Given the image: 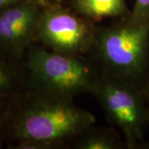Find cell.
<instances>
[{
    "mask_svg": "<svg viewBox=\"0 0 149 149\" xmlns=\"http://www.w3.org/2000/svg\"><path fill=\"white\" fill-rule=\"evenodd\" d=\"M146 94H147V96H148V102H149V92H146Z\"/></svg>",
    "mask_w": 149,
    "mask_h": 149,
    "instance_id": "cell-15",
    "label": "cell"
},
{
    "mask_svg": "<svg viewBox=\"0 0 149 149\" xmlns=\"http://www.w3.org/2000/svg\"><path fill=\"white\" fill-rule=\"evenodd\" d=\"M3 55H0V98H13L20 88L26 85L22 71L12 64Z\"/></svg>",
    "mask_w": 149,
    "mask_h": 149,
    "instance_id": "cell-9",
    "label": "cell"
},
{
    "mask_svg": "<svg viewBox=\"0 0 149 149\" xmlns=\"http://www.w3.org/2000/svg\"><path fill=\"white\" fill-rule=\"evenodd\" d=\"M27 0H0V11L7 9L10 7L19 4Z\"/></svg>",
    "mask_w": 149,
    "mask_h": 149,
    "instance_id": "cell-13",
    "label": "cell"
},
{
    "mask_svg": "<svg viewBox=\"0 0 149 149\" xmlns=\"http://www.w3.org/2000/svg\"><path fill=\"white\" fill-rule=\"evenodd\" d=\"M42 8L25 1L0 11V54L13 60L21 57L37 40Z\"/></svg>",
    "mask_w": 149,
    "mask_h": 149,
    "instance_id": "cell-6",
    "label": "cell"
},
{
    "mask_svg": "<svg viewBox=\"0 0 149 149\" xmlns=\"http://www.w3.org/2000/svg\"><path fill=\"white\" fill-rule=\"evenodd\" d=\"M144 91L145 92H149V79L148 80V82H147V84L145 85V87H144Z\"/></svg>",
    "mask_w": 149,
    "mask_h": 149,
    "instance_id": "cell-14",
    "label": "cell"
},
{
    "mask_svg": "<svg viewBox=\"0 0 149 149\" xmlns=\"http://www.w3.org/2000/svg\"><path fill=\"white\" fill-rule=\"evenodd\" d=\"M127 17L131 21H148L149 0H134L133 9Z\"/></svg>",
    "mask_w": 149,
    "mask_h": 149,
    "instance_id": "cell-10",
    "label": "cell"
},
{
    "mask_svg": "<svg viewBox=\"0 0 149 149\" xmlns=\"http://www.w3.org/2000/svg\"><path fill=\"white\" fill-rule=\"evenodd\" d=\"M27 1H29L32 3L37 5L38 7L43 8H46V7H48V6L62 3L63 0H27Z\"/></svg>",
    "mask_w": 149,
    "mask_h": 149,
    "instance_id": "cell-12",
    "label": "cell"
},
{
    "mask_svg": "<svg viewBox=\"0 0 149 149\" xmlns=\"http://www.w3.org/2000/svg\"><path fill=\"white\" fill-rule=\"evenodd\" d=\"M4 99L5 98H0V136L3 133H6V122L9 106V103L7 104L4 103Z\"/></svg>",
    "mask_w": 149,
    "mask_h": 149,
    "instance_id": "cell-11",
    "label": "cell"
},
{
    "mask_svg": "<svg viewBox=\"0 0 149 149\" xmlns=\"http://www.w3.org/2000/svg\"><path fill=\"white\" fill-rule=\"evenodd\" d=\"M23 65L27 73V89L72 98L93 95L101 75V71L83 56L61 53L33 44L26 52Z\"/></svg>",
    "mask_w": 149,
    "mask_h": 149,
    "instance_id": "cell-3",
    "label": "cell"
},
{
    "mask_svg": "<svg viewBox=\"0 0 149 149\" xmlns=\"http://www.w3.org/2000/svg\"><path fill=\"white\" fill-rule=\"evenodd\" d=\"M71 146L76 149H122L124 140L113 128H98L95 125L86 129Z\"/></svg>",
    "mask_w": 149,
    "mask_h": 149,
    "instance_id": "cell-8",
    "label": "cell"
},
{
    "mask_svg": "<svg viewBox=\"0 0 149 149\" xmlns=\"http://www.w3.org/2000/svg\"><path fill=\"white\" fill-rule=\"evenodd\" d=\"M71 8L92 22L129 14L125 0H71Z\"/></svg>",
    "mask_w": 149,
    "mask_h": 149,
    "instance_id": "cell-7",
    "label": "cell"
},
{
    "mask_svg": "<svg viewBox=\"0 0 149 149\" xmlns=\"http://www.w3.org/2000/svg\"><path fill=\"white\" fill-rule=\"evenodd\" d=\"M73 99L29 89L17 94L9 103L6 133L14 142L37 141L49 149L72 145L96 123L95 116Z\"/></svg>",
    "mask_w": 149,
    "mask_h": 149,
    "instance_id": "cell-1",
    "label": "cell"
},
{
    "mask_svg": "<svg viewBox=\"0 0 149 149\" xmlns=\"http://www.w3.org/2000/svg\"><path fill=\"white\" fill-rule=\"evenodd\" d=\"M104 74L144 89L149 79V20L121 21L96 27L91 52Z\"/></svg>",
    "mask_w": 149,
    "mask_h": 149,
    "instance_id": "cell-2",
    "label": "cell"
},
{
    "mask_svg": "<svg viewBox=\"0 0 149 149\" xmlns=\"http://www.w3.org/2000/svg\"><path fill=\"white\" fill-rule=\"evenodd\" d=\"M93 95L109 122L122 131L127 148H146L149 102L143 88L128 80L101 72Z\"/></svg>",
    "mask_w": 149,
    "mask_h": 149,
    "instance_id": "cell-4",
    "label": "cell"
},
{
    "mask_svg": "<svg viewBox=\"0 0 149 149\" xmlns=\"http://www.w3.org/2000/svg\"><path fill=\"white\" fill-rule=\"evenodd\" d=\"M96 27L94 22L61 3L48 6L42 9L37 40L55 52L84 56L91 52Z\"/></svg>",
    "mask_w": 149,
    "mask_h": 149,
    "instance_id": "cell-5",
    "label": "cell"
}]
</instances>
